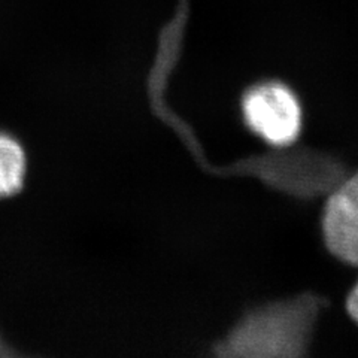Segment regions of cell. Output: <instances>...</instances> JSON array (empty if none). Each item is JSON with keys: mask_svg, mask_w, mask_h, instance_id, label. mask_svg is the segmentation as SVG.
Returning a JSON list of instances; mask_svg holds the SVG:
<instances>
[{"mask_svg": "<svg viewBox=\"0 0 358 358\" xmlns=\"http://www.w3.org/2000/svg\"><path fill=\"white\" fill-rule=\"evenodd\" d=\"M317 306L297 299L255 310L218 345L227 357H299L305 352Z\"/></svg>", "mask_w": 358, "mask_h": 358, "instance_id": "obj_1", "label": "cell"}, {"mask_svg": "<svg viewBox=\"0 0 358 358\" xmlns=\"http://www.w3.org/2000/svg\"><path fill=\"white\" fill-rule=\"evenodd\" d=\"M27 157L20 141L0 131V200L18 194L26 181Z\"/></svg>", "mask_w": 358, "mask_h": 358, "instance_id": "obj_4", "label": "cell"}, {"mask_svg": "<svg viewBox=\"0 0 358 358\" xmlns=\"http://www.w3.org/2000/svg\"><path fill=\"white\" fill-rule=\"evenodd\" d=\"M322 236L336 259L358 267V171L329 194L322 209Z\"/></svg>", "mask_w": 358, "mask_h": 358, "instance_id": "obj_3", "label": "cell"}, {"mask_svg": "<svg viewBox=\"0 0 358 358\" xmlns=\"http://www.w3.org/2000/svg\"><path fill=\"white\" fill-rule=\"evenodd\" d=\"M242 117L248 129L273 147H288L301 131L299 97L281 81H263L250 87L242 96Z\"/></svg>", "mask_w": 358, "mask_h": 358, "instance_id": "obj_2", "label": "cell"}, {"mask_svg": "<svg viewBox=\"0 0 358 358\" xmlns=\"http://www.w3.org/2000/svg\"><path fill=\"white\" fill-rule=\"evenodd\" d=\"M346 312H348L351 320L358 324V281L346 297Z\"/></svg>", "mask_w": 358, "mask_h": 358, "instance_id": "obj_5", "label": "cell"}]
</instances>
